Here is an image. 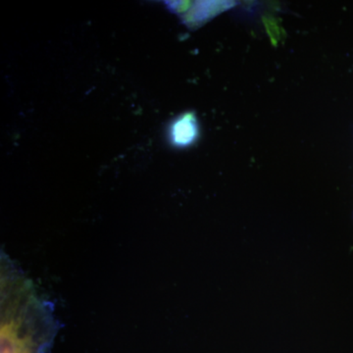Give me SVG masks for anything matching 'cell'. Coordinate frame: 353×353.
<instances>
[{
    "label": "cell",
    "mask_w": 353,
    "mask_h": 353,
    "mask_svg": "<svg viewBox=\"0 0 353 353\" xmlns=\"http://www.w3.org/2000/svg\"><path fill=\"white\" fill-rule=\"evenodd\" d=\"M196 121L188 115L176 121L171 129V139L175 145H188L196 137Z\"/></svg>",
    "instance_id": "1"
}]
</instances>
